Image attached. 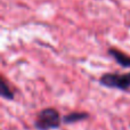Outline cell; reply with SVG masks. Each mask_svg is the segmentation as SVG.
Listing matches in <instances>:
<instances>
[{
    "instance_id": "obj_4",
    "label": "cell",
    "mask_w": 130,
    "mask_h": 130,
    "mask_svg": "<svg viewBox=\"0 0 130 130\" xmlns=\"http://www.w3.org/2000/svg\"><path fill=\"white\" fill-rule=\"evenodd\" d=\"M89 118V114L87 112H72L63 117V123L65 124H71L79 122L81 120H86Z\"/></svg>"
},
{
    "instance_id": "obj_1",
    "label": "cell",
    "mask_w": 130,
    "mask_h": 130,
    "mask_svg": "<svg viewBox=\"0 0 130 130\" xmlns=\"http://www.w3.org/2000/svg\"><path fill=\"white\" fill-rule=\"evenodd\" d=\"M61 123H63V118H61L58 111L56 108L47 107L37 114L34 127L38 130H52L57 129Z\"/></svg>"
},
{
    "instance_id": "obj_3",
    "label": "cell",
    "mask_w": 130,
    "mask_h": 130,
    "mask_svg": "<svg viewBox=\"0 0 130 130\" xmlns=\"http://www.w3.org/2000/svg\"><path fill=\"white\" fill-rule=\"evenodd\" d=\"M108 55L113 57L115 59L118 64H120L123 67H130V56L127 54H124L123 52L115 48H110L108 49Z\"/></svg>"
},
{
    "instance_id": "obj_5",
    "label": "cell",
    "mask_w": 130,
    "mask_h": 130,
    "mask_svg": "<svg viewBox=\"0 0 130 130\" xmlns=\"http://www.w3.org/2000/svg\"><path fill=\"white\" fill-rule=\"evenodd\" d=\"M0 86H1V90H0V95H1L2 98L5 99H14V92L13 90L10 89L9 85L7 83L6 79L2 76L1 78V82H0Z\"/></svg>"
},
{
    "instance_id": "obj_2",
    "label": "cell",
    "mask_w": 130,
    "mask_h": 130,
    "mask_svg": "<svg viewBox=\"0 0 130 130\" xmlns=\"http://www.w3.org/2000/svg\"><path fill=\"white\" fill-rule=\"evenodd\" d=\"M99 83L106 88L128 90L130 89V72L128 73H105L101 76Z\"/></svg>"
}]
</instances>
